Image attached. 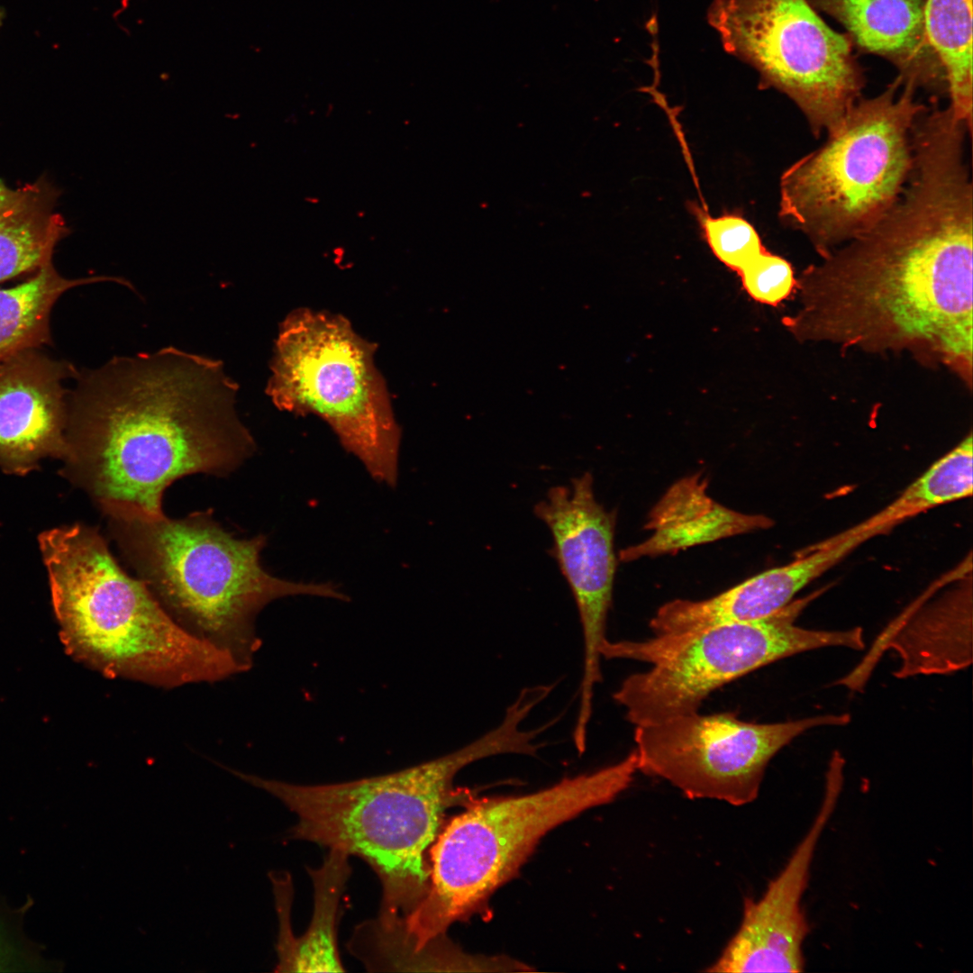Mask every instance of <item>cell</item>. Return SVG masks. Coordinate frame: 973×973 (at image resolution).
<instances>
[{
	"label": "cell",
	"instance_id": "16",
	"mask_svg": "<svg viewBox=\"0 0 973 973\" xmlns=\"http://www.w3.org/2000/svg\"><path fill=\"white\" fill-rule=\"evenodd\" d=\"M860 543L857 535L836 534L793 561L763 571L717 596L698 601H669L651 617L650 629L653 635H668L768 617L788 605L799 591Z\"/></svg>",
	"mask_w": 973,
	"mask_h": 973
},
{
	"label": "cell",
	"instance_id": "10",
	"mask_svg": "<svg viewBox=\"0 0 973 973\" xmlns=\"http://www.w3.org/2000/svg\"><path fill=\"white\" fill-rule=\"evenodd\" d=\"M707 21L723 49L757 70L763 88L796 105L815 137L861 97L865 72L850 38L807 0H713Z\"/></svg>",
	"mask_w": 973,
	"mask_h": 973
},
{
	"label": "cell",
	"instance_id": "13",
	"mask_svg": "<svg viewBox=\"0 0 973 973\" xmlns=\"http://www.w3.org/2000/svg\"><path fill=\"white\" fill-rule=\"evenodd\" d=\"M844 769L828 766L823 801L811 826L758 899L743 902L739 927L708 972H799L809 927L802 909L818 841L836 808Z\"/></svg>",
	"mask_w": 973,
	"mask_h": 973
},
{
	"label": "cell",
	"instance_id": "26",
	"mask_svg": "<svg viewBox=\"0 0 973 973\" xmlns=\"http://www.w3.org/2000/svg\"><path fill=\"white\" fill-rule=\"evenodd\" d=\"M304 201L309 205H315L320 203V198L314 196H306L304 197Z\"/></svg>",
	"mask_w": 973,
	"mask_h": 973
},
{
	"label": "cell",
	"instance_id": "8",
	"mask_svg": "<svg viewBox=\"0 0 973 973\" xmlns=\"http://www.w3.org/2000/svg\"><path fill=\"white\" fill-rule=\"evenodd\" d=\"M822 592L794 599L756 621L715 624L641 641L607 639L602 658L650 664L649 669L625 677L613 694L614 700L634 727L653 724L699 712L715 690L777 660L827 647L863 650L861 627L814 630L796 624Z\"/></svg>",
	"mask_w": 973,
	"mask_h": 973
},
{
	"label": "cell",
	"instance_id": "20",
	"mask_svg": "<svg viewBox=\"0 0 973 973\" xmlns=\"http://www.w3.org/2000/svg\"><path fill=\"white\" fill-rule=\"evenodd\" d=\"M103 281L129 283L106 276L67 278L50 262L23 282L0 289V363L22 350L50 345V314L59 298L73 287Z\"/></svg>",
	"mask_w": 973,
	"mask_h": 973
},
{
	"label": "cell",
	"instance_id": "7",
	"mask_svg": "<svg viewBox=\"0 0 973 973\" xmlns=\"http://www.w3.org/2000/svg\"><path fill=\"white\" fill-rule=\"evenodd\" d=\"M897 76L859 98L822 146L782 174V222L822 257L877 223L901 196L913 168L912 129L927 105Z\"/></svg>",
	"mask_w": 973,
	"mask_h": 973
},
{
	"label": "cell",
	"instance_id": "14",
	"mask_svg": "<svg viewBox=\"0 0 973 973\" xmlns=\"http://www.w3.org/2000/svg\"><path fill=\"white\" fill-rule=\"evenodd\" d=\"M936 588L923 593L876 641L866 658L841 683L860 690L883 650L899 659L894 676L950 675L972 662L971 554Z\"/></svg>",
	"mask_w": 973,
	"mask_h": 973
},
{
	"label": "cell",
	"instance_id": "22",
	"mask_svg": "<svg viewBox=\"0 0 973 973\" xmlns=\"http://www.w3.org/2000/svg\"><path fill=\"white\" fill-rule=\"evenodd\" d=\"M973 439L969 433L932 463L876 514L892 528L936 506L972 496Z\"/></svg>",
	"mask_w": 973,
	"mask_h": 973
},
{
	"label": "cell",
	"instance_id": "17",
	"mask_svg": "<svg viewBox=\"0 0 973 973\" xmlns=\"http://www.w3.org/2000/svg\"><path fill=\"white\" fill-rule=\"evenodd\" d=\"M841 23L854 48L887 59L904 84L947 95L945 75L931 46L925 0H807Z\"/></svg>",
	"mask_w": 973,
	"mask_h": 973
},
{
	"label": "cell",
	"instance_id": "9",
	"mask_svg": "<svg viewBox=\"0 0 973 973\" xmlns=\"http://www.w3.org/2000/svg\"><path fill=\"white\" fill-rule=\"evenodd\" d=\"M375 350L340 315L295 310L280 326L267 394L280 410L322 418L374 480L395 486L401 432Z\"/></svg>",
	"mask_w": 973,
	"mask_h": 973
},
{
	"label": "cell",
	"instance_id": "12",
	"mask_svg": "<svg viewBox=\"0 0 973 973\" xmlns=\"http://www.w3.org/2000/svg\"><path fill=\"white\" fill-rule=\"evenodd\" d=\"M534 514L550 531L553 555L580 619L584 662L577 721L586 724L592 717L595 687L603 678L601 650L607 640L616 568V514L596 499L589 472L573 478L570 487L549 489L546 497L535 505Z\"/></svg>",
	"mask_w": 973,
	"mask_h": 973
},
{
	"label": "cell",
	"instance_id": "2",
	"mask_svg": "<svg viewBox=\"0 0 973 973\" xmlns=\"http://www.w3.org/2000/svg\"><path fill=\"white\" fill-rule=\"evenodd\" d=\"M972 225L969 163L949 149H923L893 207L806 279L837 288L842 310L832 319L850 340L927 343L970 370Z\"/></svg>",
	"mask_w": 973,
	"mask_h": 973
},
{
	"label": "cell",
	"instance_id": "11",
	"mask_svg": "<svg viewBox=\"0 0 973 973\" xmlns=\"http://www.w3.org/2000/svg\"><path fill=\"white\" fill-rule=\"evenodd\" d=\"M850 720L849 714L765 723L731 712L678 715L634 727L638 771L689 799L741 806L756 800L769 762L784 747L809 730Z\"/></svg>",
	"mask_w": 973,
	"mask_h": 973
},
{
	"label": "cell",
	"instance_id": "29",
	"mask_svg": "<svg viewBox=\"0 0 973 973\" xmlns=\"http://www.w3.org/2000/svg\"><path fill=\"white\" fill-rule=\"evenodd\" d=\"M433 947H434V946H433ZM348 948L350 949V941H349V942H348ZM350 953H351V952H350ZM434 957H435V948H434L433 964H434ZM433 968H434V965H433L432 970H433Z\"/></svg>",
	"mask_w": 973,
	"mask_h": 973
},
{
	"label": "cell",
	"instance_id": "21",
	"mask_svg": "<svg viewBox=\"0 0 973 973\" xmlns=\"http://www.w3.org/2000/svg\"><path fill=\"white\" fill-rule=\"evenodd\" d=\"M924 19L945 75L948 106L972 129V0H925Z\"/></svg>",
	"mask_w": 973,
	"mask_h": 973
},
{
	"label": "cell",
	"instance_id": "6",
	"mask_svg": "<svg viewBox=\"0 0 973 973\" xmlns=\"http://www.w3.org/2000/svg\"><path fill=\"white\" fill-rule=\"evenodd\" d=\"M639 773L634 749L616 763L539 791L477 800L441 827L429 850V885L402 921L417 955L475 912L510 879L541 839L559 824L613 802Z\"/></svg>",
	"mask_w": 973,
	"mask_h": 973
},
{
	"label": "cell",
	"instance_id": "3",
	"mask_svg": "<svg viewBox=\"0 0 973 973\" xmlns=\"http://www.w3.org/2000/svg\"><path fill=\"white\" fill-rule=\"evenodd\" d=\"M525 736L518 723H501L472 742L433 759L392 773L318 785H299L232 772L280 800L297 818L288 838L307 841L364 859L382 888L375 923L390 929L424 896L429 850L445 810L456 800L454 780L467 766L502 754H521Z\"/></svg>",
	"mask_w": 973,
	"mask_h": 973
},
{
	"label": "cell",
	"instance_id": "19",
	"mask_svg": "<svg viewBox=\"0 0 973 973\" xmlns=\"http://www.w3.org/2000/svg\"><path fill=\"white\" fill-rule=\"evenodd\" d=\"M53 204L50 187L39 181L18 188L0 214V284L51 262L55 246L68 233Z\"/></svg>",
	"mask_w": 973,
	"mask_h": 973
},
{
	"label": "cell",
	"instance_id": "27",
	"mask_svg": "<svg viewBox=\"0 0 973 973\" xmlns=\"http://www.w3.org/2000/svg\"><path fill=\"white\" fill-rule=\"evenodd\" d=\"M4 14H5L4 10L0 7V26H1L3 19H4Z\"/></svg>",
	"mask_w": 973,
	"mask_h": 973
},
{
	"label": "cell",
	"instance_id": "15",
	"mask_svg": "<svg viewBox=\"0 0 973 973\" xmlns=\"http://www.w3.org/2000/svg\"><path fill=\"white\" fill-rule=\"evenodd\" d=\"M78 370L41 349L17 352L0 363V468L25 475L66 451L68 390L63 382Z\"/></svg>",
	"mask_w": 973,
	"mask_h": 973
},
{
	"label": "cell",
	"instance_id": "18",
	"mask_svg": "<svg viewBox=\"0 0 973 973\" xmlns=\"http://www.w3.org/2000/svg\"><path fill=\"white\" fill-rule=\"evenodd\" d=\"M349 855L330 849L323 864L307 868L314 887V910L303 935L295 937L290 922L293 887L274 889L279 921L277 943L278 972H343L337 930L341 896L350 876Z\"/></svg>",
	"mask_w": 973,
	"mask_h": 973
},
{
	"label": "cell",
	"instance_id": "1",
	"mask_svg": "<svg viewBox=\"0 0 973 973\" xmlns=\"http://www.w3.org/2000/svg\"><path fill=\"white\" fill-rule=\"evenodd\" d=\"M68 391L65 476L100 510L161 514L177 479L230 475L256 444L221 360L174 347L78 371Z\"/></svg>",
	"mask_w": 973,
	"mask_h": 973
},
{
	"label": "cell",
	"instance_id": "24",
	"mask_svg": "<svg viewBox=\"0 0 973 973\" xmlns=\"http://www.w3.org/2000/svg\"><path fill=\"white\" fill-rule=\"evenodd\" d=\"M738 272L747 293L763 304L781 302L791 293L795 284L789 262L765 250Z\"/></svg>",
	"mask_w": 973,
	"mask_h": 973
},
{
	"label": "cell",
	"instance_id": "28",
	"mask_svg": "<svg viewBox=\"0 0 973 973\" xmlns=\"http://www.w3.org/2000/svg\"><path fill=\"white\" fill-rule=\"evenodd\" d=\"M364 216H365V213L363 211L358 212V217L359 218H362Z\"/></svg>",
	"mask_w": 973,
	"mask_h": 973
},
{
	"label": "cell",
	"instance_id": "25",
	"mask_svg": "<svg viewBox=\"0 0 973 973\" xmlns=\"http://www.w3.org/2000/svg\"><path fill=\"white\" fill-rule=\"evenodd\" d=\"M17 195L18 189H10L0 180V214L14 202Z\"/></svg>",
	"mask_w": 973,
	"mask_h": 973
},
{
	"label": "cell",
	"instance_id": "5",
	"mask_svg": "<svg viewBox=\"0 0 973 973\" xmlns=\"http://www.w3.org/2000/svg\"><path fill=\"white\" fill-rule=\"evenodd\" d=\"M102 512L124 560L166 612L194 636L228 652L244 672L262 642L257 616L269 603L294 596L348 600L332 583L271 575L260 560L266 536L236 538L211 510L180 519L122 505Z\"/></svg>",
	"mask_w": 973,
	"mask_h": 973
},
{
	"label": "cell",
	"instance_id": "23",
	"mask_svg": "<svg viewBox=\"0 0 973 973\" xmlns=\"http://www.w3.org/2000/svg\"><path fill=\"white\" fill-rule=\"evenodd\" d=\"M701 225L715 257L736 271L765 250L755 228L741 216L705 215L701 217Z\"/></svg>",
	"mask_w": 973,
	"mask_h": 973
},
{
	"label": "cell",
	"instance_id": "4",
	"mask_svg": "<svg viewBox=\"0 0 973 973\" xmlns=\"http://www.w3.org/2000/svg\"><path fill=\"white\" fill-rule=\"evenodd\" d=\"M39 547L63 643L78 660L107 677L162 688L244 672L228 652L175 622L121 568L96 528H53L39 536Z\"/></svg>",
	"mask_w": 973,
	"mask_h": 973
}]
</instances>
